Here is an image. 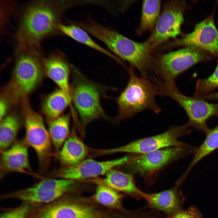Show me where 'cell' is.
Returning <instances> with one entry per match:
<instances>
[{
	"label": "cell",
	"instance_id": "obj_1",
	"mask_svg": "<svg viewBox=\"0 0 218 218\" xmlns=\"http://www.w3.org/2000/svg\"><path fill=\"white\" fill-rule=\"evenodd\" d=\"M82 192H72L51 202L33 205L28 218H124L123 213L107 209Z\"/></svg>",
	"mask_w": 218,
	"mask_h": 218
},
{
	"label": "cell",
	"instance_id": "obj_2",
	"mask_svg": "<svg viewBox=\"0 0 218 218\" xmlns=\"http://www.w3.org/2000/svg\"><path fill=\"white\" fill-rule=\"evenodd\" d=\"M63 5L58 1H41L29 5L16 34L19 50L33 48L57 29L58 18Z\"/></svg>",
	"mask_w": 218,
	"mask_h": 218
},
{
	"label": "cell",
	"instance_id": "obj_3",
	"mask_svg": "<svg viewBox=\"0 0 218 218\" xmlns=\"http://www.w3.org/2000/svg\"><path fill=\"white\" fill-rule=\"evenodd\" d=\"M130 68V78L126 88L117 99L118 121L131 117L146 110H151L157 114L161 109L155 97L159 95L156 85L150 79L136 75Z\"/></svg>",
	"mask_w": 218,
	"mask_h": 218
},
{
	"label": "cell",
	"instance_id": "obj_4",
	"mask_svg": "<svg viewBox=\"0 0 218 218\" xmlns=\"http://www.w3.org/2000/svg\"><path fill=\"white\" fill-rule=\"evenodd\" d=\"M101 40L116 55L137 68L141 76L149 78L153 74V51L146 41H135L111 28L104 32Z\"/></svg>",
	"mask_w": 218,
	"mask_h": 218
},
{
	"label": "cell",
	"instance_id": "obj_5",
	"mask_svg": "<svg viewBox=\"0 0 218 218\" xmlns=\"http://www.w3.org/2000/svg\"><path fill=\"white\" fill-rule=\"evenodd\" d=\"M210 59L208 52L192 46L167 53L154 54V75L166 84L175 86L179 74L194 64Z\"/></svg>",
	"mask_w": 218,
	"mask_h": 218
},
{
	"label": "cell",
	"instance_id": "obj_6",
	"mask_svg": "<svg viewBox=\"0 0 218 218\" xmlns=\"http://www.w3.org/2000/svg\"><path fill=\"white\" fill-rule=\"evenodd\" d=\"M80 182L64 179H46L31 187L5 194L2 199L19 200L32 205L47 203L66 194L82 191Z\"/></svg>",
	"mask_w": 218,
	"mask_h": 218
},
{
	"label": "cell",
	"instance_id": "obj_7",
	"mask_svg": "<svg viewBox=\"0 0 218 218\" xmlns=\"http://www.w3.org/2000/svg\"><path fill=\"white\" fill-rule=\"evenodd\" d=\"M188 123L173 127L161 134L140 139L116 148L99 149V156L120 153L140 154L147 153L169 147H189L191 146L178 140L179 137L189 134L191 130Z\"/></svg>",
	"mask_w": 218,
	"mask_h": 218
},
{
	"label": "cell",
	"instance_id": "obj_8",
	"mask_svg": "<svg viewBox=\"0 0 218 218\" xmlns=\"http://www.w3.org/2000/svg\"><path fill=\"white\" fill-rule=\"evenodd\" d=\"M159 95L169 97L177 102L184 109L189 119L190 127L206 134L210 129L206 122L211 117H218V104L210 103L202 99L185 96L177 86L163 83L158 85Z\"/></svg>",
	"mask_w": 218,
	"mask_h": 218
},
{
	"label": "cell",
	"instance_id": "obj_9",
	"mask_svg": "<svg viewBox=\"0 0 218 218\" xmlns=\"http://www.w3.org/2000/svg\"><path fill=\"white\" fill-rule=\"evenodd\" d=\"M74 75L71 95L84 129L91 121L104 116V113L100 103L97 87L77 71H75Z\"/></svg>",
	"mask_w": 218,
	"mask_h": 218
},
{
	"label": "cell",
	"instance_id": "obj_10",
	"mask_svg": "<svg viewBox=\"0 0 218 218\" xmlns=\"http://www.w3.org/2000/svg\"><path fill=\"white\" fill-rule=\"evenodd\" d=\"M188 8L184 1L171 0L165 2L155 27L146 40L153 51L170 38L180 34L184 21L183 14Z\"/></svg>",
	"mask_w": 218,
	"mask_h": 218
},
{
	"label": "cell",
	"instance_id": "obj_11",
	"mask_svg": "<svg viewBox=\"0 0 218 218\" xmlns=\"http://www.w3.org/2000/svg\"><path fill=\"white\" fill-rule=\"evenodd\" d=\"M25 126V141L35 151L41 166L48 163L51 154L52 141L41 117L31 109L26 98L21 101Z\"/></svg>",
	"mask_w": 218,
	"mask_h": 218
},
{
	"label": "cell",
	"instance_id": "obj_12",
	"mask_svg": "<svg viewBox=\"0 0 218 218\" xmlns=\"http://www.w3.org/2000/svg\"><path fill=\"white\" fill-rule=\"evenodd\" d=\"M42 69L34 53H22L16 63L12 80L9 86L11 95L22 101L36 87L41 80Z\"/></svg>",
	"mask_w": 218,
	"mask_h": 218
},
{
	"label": "cell",
	"instance_id": "obj_13",
	"mask_svg": "<svg viewBox=\"0 0 218 218\" xmlns=\"http://www.w3.org/2000/svg\"><path fill=\"white\" fill-rule=\"evenodd\" d=\"M213 15V13L197 24L191 33L162 45V49L192 46L209 52L218 58V31L215 24Z\"/></svg>",
	"mask_w": 218,
	"mask_h": 218
},
{
	"label": "cell",
	"instance_id": "obj_14",
	"mask_svg": "<svg viewBox=\"0 0 218 218\" xmlns=\"http://www.w3.org/2000/svg\"><path fill=\"white\" fill-rule=\"evenodd\" d=\"M194 148L172 147L131 157L126 164L131 173L147 174L161 169L172 161L193 153Z\"/></svg>",
	"mask_w": 218,
	"mask_h": 218
},
{
	"label": "cell",
	"instance_id": "obj_15",
	"mask_svg": "<svg viewBox=\"0 0 218 218\" xmlns=\"http://www.w3.org/2000/svg\"><path fill=\"white\" fill-rule=\"evenodd\" d=\"M131 157L126 156L102 161L91 159H84L75 165L61 169L57 172L56 175L61 179L78 181L98 177L106 174L115 167L126 164Z\"/></svg>",
	"mask_w": 218,
	"mask_h": 218
},
{
	"label": "cell",
	"instance_id": "obj_16",
	"mask_svg": "<svg viewBox=\"0 0 218 218\" xmlns=\"http://www.w3.org/2000/svg\"><path fill=\"white\" fill-rule=\"evenodd\" d=\"M83 182L102 184L136 198H140L141 191L136 186L131 174L112 169L104 178L97 177L83 180Z\"/></svg>",
	"mask_w": 218,
	"mask_h": 218
},
{
	"label": "cell",
	"instance_id": "obj_17",
	"mask_svg": "<svg viewBox=\"0 0 218 218\" xmlns=\"http://www.w3.org/2000/svg\"><path fill=\"white\" fill-rule=\"evenodd\" d=\"M28 144L25 141L15 142L2 151L1 169L5 172H23L30 168Z\"/></svg>",
	"mask_w": 218,
	"mask_h": 218
},
{
	"label": "cell",
	"instance_id": "obj_18",
	"mask_svg": "<svg viewBox=\"0 0 218 218\" xmlns=\"http://www.w3.org/2000/svg\"><path fill=\"white\" fill-rule=\"evenodd\" d=\"M91 150L73 131L59 150L58 157L65 166H72L85 159Z\"/></svg>",
	"mask_w": 218,
	"mask_h": 218
},
{
	"label": "cell",
	"instance_id": "obj_19",
	"mask_svg": "<svg viewBox=\"0 0 218 218\" xmlns=\"http://www.w3.org/2000/svg\"><path fill=\"white\" fill-rule=\"evenodd\" d=\"M44 65L48 76L61 89L71 96L68 82L70 69L66 61L59 57L52 55L44 60Z\"/></svg>",
	"mask_w": 218,
	"mask_h": 218
},
{
	"label": "cell",
	"instance_id": "obj_20",
	"mask_svg": "<svg viewBox=\"0 0 218 218\" xmlns=\"http://www.w3.org/2000/svg\"><path fill=\"white\" fill-rule=\"evenodd\" d=\"M140 197L146 200L151 207L170 214L179 210L180 201L175 189L155 193H147L141 191Z\"/></svg>",
	"mask_w": 218,
	"mask_h": 218
},
{
	"label": "cell",
	"instance_id": "obj_21",
	"mask_svg": "<svg viewBox=\"0 0 218 218\" xmlns=\"http://www.w3.org/2000/svg\"><path fill=\"white\" fill-rule=\"evenodd\" d=\"M94 194L90 196L96 203L111 210L126 213L122 203L124 195L120 192L105 185L97 184Z\"/></svg>",
	"mask_w": 218,
	"mask_h": 218
},
{
	"label": "cell",
	"instance_id": "obj_22",
	"mask_svg": "<svg viewBox=\"0 0 218 218\" xmlns=\"http://www.w3.org/2000/svg\"><path fill=\"white\" fill-rule=\"evenodd\" d=\"M57 29L75 40L87 45L108 56L123 65L121 60L115 54L98 45L91 39L85 30L74 24L65 25L58 24Z\"/></svg>",
	"mask_w": 218,
	"mask_h": 218
},
{
	"label": "cell",
	"instance_id": "obj_23",
	"mask_svg": "<svg viewBox=\"0 0 218 218\" xmlns=\"http://www.w3.org/2000/svg\"><path fill=\"white\" fill-rule=\"evenodd\" d=\"M72 100L71 96L60 89L47 97L42 104L43 112L51 121L60 116Z\"/></svg>",
	"mask_w": 218,
	"mask_h": 218
},
{
	"label": "cell",
	"instance_id": "obj_24",
	"mask_svg": "<svg viewBox=\"0 0 218 218\" xmlns=\"http://www.w3.org/2000/svg\"><path fill=\"white\" fill-rule=\"evenodd\" d=\"M161 2L160 0H144L142 5L140 21L136 32L140 35L154 30L160 15Z\"/></svg>",
	"mask_w": 218,
	"mask_h": 218
},
{
	"label": "cell",
	"instance_id": "obj_25",
	"mask_svg": "<svg viewBox=\"0 0 218 218\" xmlns=\"http://www.w3.org/2000/svg\"><path fill=\"white\" fill-rule=\"evenodd\" d=\"M49 121L48 131L52 143L59 150L68 137L70 115H63Z\"/></svg>",
	"mask_w": 218,
	"mask_h": 218
},
{
	"label": "cell",
	"instance_id": "obj_26",
	"mask_svg": "<svg viewBox=\"0 0 218 218\" xmlns=\"http://www.w3.org/2000/svg\"><path fill=\"white\" fill-rule=\"evenodd\" d=\"M206 134V138L201 144L197 148H194V157L184 173L185 176L201 160L218 148V124L213 129H210Z\"/></svg>",
	"mask_w": 218,
	"mask_h": 218
},
{
	"label": "cell",
	"instance_id": "obj_27",
	"mask_svg": "<svg viewBox=\"0 0 218 218\" xmlns=\"http://www.w3.org/2000/svg\"><path fill=\"white\" fill-rule=\"evenodd\" d=\"M20 127L18 118L13 115L5 117L1 120L0 125V148L1 151L5 150L15 142Z\"/></svg>",
	"mask_w": 218,
	"mask_h": 218
},
{
	"label": "cell",
	"instance_id": "obj_28",
	"mask_svg": "<svg viewBox=\"0 0 218 218\" xmlns=\"http://www.w3.org/2000/svg\"><path fill=\"white\" fill-rule=\"evenodd\" d=\"M218 87V60L216 68L209 77L203 79H198L195 86L193 95L195 98L210 93Z\"/></svg>",
	"mask_w": 218,
	"mask_h": 218
},
{
	"label": "cell",
	"instance_id": "obj_29",
	"mask_svg": "<svg viewBox=\"0 0 218 218\" xmlns=\"http://www.w3.org/2000/svg\"><path fill=\"white\" fill-rule=\"evenodd\" d=\"M31 205L24 202L19 206L1 213L0 218H26Z\"/></svg>",
	"mask_w": 218,
	"mask_h": 218
},
{
	"label": "cell",
	"instance_id": "obj_30",
	"mask_svg": "<svg viewBox=\"0 0 218 218\" xmlns=\"http://www.w3.org/2000/svg\"><path fill=\"white\" fill-rule=\"evenodd\" d=\"M162 218H203L201 213L194 206L186 210H179L174 213Z\"/></svg>",
	"mask_w": 218,
	"mask_h": 218
},
{
	"label": "cell",
	"instance_id": "obj_31",
	"mask_svg": "<svg viewBox=\"0 0 218 218\" xmlns=\"http://www.w3.org/2000/svg\"><path fill=\"white\" fill-rule=\"evenodd\" d=\"M8 106L6 102L3 98L1 99L0 101V121L5 116L7 110Z\"/></svg>",
	"mask_w": 218,
	"mask_h": 218
},
{
	"label": "cell",
	"instance_id": "obj_32",
	"mask_svg": "<svg viewBox=\"0 0 218 218\" xmlns=\"http://www.w3.org/2000/svg\"><path fill=\"white\" fill-rule=\"evenodd\" d=\"M208 98L210 100H218V92L209 94L208 95Z\"/></svg>",
	"mask_w": 218,
	"mask_h": 218
}]
</instances>
